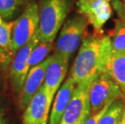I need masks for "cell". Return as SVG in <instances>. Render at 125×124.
<instances>
[{
    "label": "cell",
    "mask_w": 125,
    "mask_h": 124,
    "mask_svg": "<svg viewBox=\"0 0 125 124\" xmlns=\"http://www.w3.org/2000/svg\"><path fill=\"white\" fill-rule=\"evenodd\" d=\"M111 53V39L107 36L85 39L72 66L69 77L76 85L94 81L104 73Z\"/></svg>",
    "instance_id": "6da1fadb"
},
{
    "label": "cell",
    "mask_w": 125,
    "mask_h": 124,
    "mask_svg": "<svg viewBox=\"0 0 125 124\" xmlns=\"http://www.w3.org/2000/svg\"><path fill=\"white\" fill-rule=\"evenodd\" d=\"M39 32L41 42H53L71 7V0H40Z\"/></svg>",
    "instance_id": "7a4b0ae2"
},
{
    "label": "cell",
    "mask_w": 125,
    "mask_h": 124,
    "mask_svg": "<svg viewBox=\"0 0 125 124\" xmlns=\"http://www.w3.org/2000/svg\"><path fill=\"white\" fill-rule=\"evenodd\" d=\"M93 81H85L76 86L60 124H84L92 114L90 91Z\"/></svg>",
    "instance_id": "3957f363"
},
{
    "label": "cell",
    "mask_w": 125,
    "mask_h": 124,
    "mask_svg": "<svg viewBox=\"0 0 125 124\" xmlns=\"http://www.w3.org/2000/svg\"><path fill=\"white\" fill-rule=\"evenodd\" d=\"M39 7L35 1L27 4L23 13L14 21L12 31V51L18 50L28 43L39 29Z\"/></svg>",
    "instance_id": "277c9868"
},
{
    "label": "cell",
    "mask_w": 125,
    "mask_h": 124,
    "mask_svg": "<svg viewBox=\"0 0 125 124\" xmlns=\"http://www.w3.org/2000/svg\"><path fill=\"white\" fill-rule=\"evenodd\" d=\"M86 26V19L84 16H74L66 21L57 39L54 53L70 60L80 44Z\"/></svg>",
    "instance_id": "5b68a950"
},
{
    "label": "cell",
    "mask_w": 125,
    "mask_h": 124,
    "mask_svg": "<svg viewBox=\"0 0 125 124\" xmlns=\"http://www.w3.org/2000/svg\"><path fill=\"white\" fill-rule=\"evenodd\" d=\"M121 89L107 73H103L93 81L90 91L92 114H96L108 104L123 97Z\"/></svg>",
    "instance_id": "8992f818"
},
{
    "label": "cell",
    "mask_w": 125,
    "mask_h": 124,
    "mask_svg": "<svg viewBox=\"0 0 125 124\" xmlns=\"http://www.w3.org/2000/svg\"><path fill=\"white\" fill-rule=\"evenodd\" d=\"M41 42L39 29L30 40L18 50L10 65V76L12 89L15 94H20L24 85L26 77L30 70L28 67V59L32 50Z\"/></svg>",
    "instance_id": "52a82bcc"
},
{
    "label": "cell",
    "mask_w": 125,
    "mask_h": 124,
    "mask_svg": "<svg viewBox=\"0 0 125 124\" xmlns=\"http://www.w3.org/2000/svg\"><path fill=\"white\" fill-rule=\"evenodd\" d=\"M76 5L81 14L98 31L102 30L112 13L109 0H78Z\"/></svg>",
    "instance_id": "ba28073f"
},
{
    "label": "cell",
    "mask_w": 125,
    "mask_h": 124,
    "mask_svg": "<svg viewBox=\"0 0 125 124\" xmlns=\"http://www.w3.org/2000/svg\"><path fill=\"white\" fill-rule=\"evenodd\" d=\"M52 105L46 89L42 86L25 108L23 124H48Z\"/></svg>",
    "instance_id": "9c48e42d"
},
{
    "label": "cell",
    "mask_w": 125,
    "mask_h": 124,
    "mask_svg": "<svg viewBox=\"0 0 125 124\" xmlns=\"http://www.w3.org/2000/svg\"><path fill=\"white\" fill-rule=\"evenodd\" d=\"M51 59L52 56L46 58L41 64L30 68L20 94V105L21 109H25L27 107L31 98L44 85L45 73Z\"/></svg>",
    "instance_id": "30bf717a"
},
{
    "label": "cell",
    "mask_w": 125,
    "mask_h": 124,
    "mask_svg": "<svg viewBox=\"0 0 125 124\" xmlns=\"http://www.w3.org/2000/svg\"><path fill=\"white\" fill-rule=\"evenodd\" d=\"M69 60L61 55L53 54L46 70L44 86L46 89L50 101L53 102L54 97L61 88L68 70Z\"/></svg>",
    "instance_id": "8fae6325"
},
{
    "label": "cell",
    "mask_w": 125,
    "mask_h": 124,
    "mask_svg": "<svg viewBox=\"0 0 125 124\" xmlns=\"http://www.w3.org/2000/svg\"><path fill=\"white\" fill-rule=\"evenodd\" d=\"M76 86V84L69 76L62 85L56 94L54 102L52 103L49 124H60L64 112L75 90Z\"/></svg>",
    "instance_id": "7c38bea8"
},
{
    "label": "cell",
    "mask_w": 125,
    "mask_h": 124,
    "mask_svg": "<svg viewBox=\"0 0 125 124\" xmlns=\"http://www.w3.org/2000/svg\"><path fill=\"white\" fill-rule=\"evenodd\" d=\"M125 93V52H111L104 71Z\"/></svg>",
    "instance_id": "4fadbf2b"
},
{
    "label": "cell",
    "mask_w": 125,
    "mask_h": 124,
    "mask_svg": "<svg viewBox=\"0 0 125 124\" xmlns=\"http://www.w3.org/2000/svg\"><path fill=\"white\" fill-rule=\"evenodd\" d=\"M114 7L119 18L116 21L115 31L111 38V52L119 53L125 52V12L120 2H115Z\"/></svg>",
    "instance_id": "5bb4252c"
},
{
    "label": "cell",
    "mask_w": 125,
    "mask_h": 124,
    "mask_svg": "<svg viewBox=\"0 0 125 124\" xmlns=\"http://www.w3.org/2000/svg\"><path fill=\"white\" fill-rule=\"evenodd\" d=\"M124 108V102L123 100H116L109 106L98 124H119L120 122Z\"/></svg>",
    "instance_id": "9a60e30c"
},
{
    "label": "cell",
    "mask_w": 125,
    "mask_h": 124,
    "mask_svg": "<svg viewBox=\"0 0 125 124\" xmlns=\"http://www.w3.org/2000/svg\"><path fill=\"white\" fill-rule=\"evenodd\" d=\"M53 48V42H40L32 50L28 59V67L32 68L41 64L46 59L47 56Z\"/></svg>",
    "instance_id": "2e32d148"
},
{
    "label": "cell",
    "mask_w": 125,
    "mask_h": 124,
    "mask_svg": "<svg viewBox=\"0 0 125 124\" xmlns=\"http://www.w3.org/2000/svg\"><path fill=\"white\" fill-rule=\"evenodd\" d=\"M14 22H0V47L7 53L13 55L12 31Z\"/></svg>",
    "instance_id": "e0dca14e"
},
{
    "label": "cell",
    "mask_w": 125,
    "mask_h": 124,
    "mask_svg": "<svg viewBox=\"0 0 125 124\" xmlns=\"http://www.w3.org/2000/svg\"><path fill=\"white\" fill-rule=\"evenodd\" d=\"M22 0H0V15L2 19L8 20L13 19L20 10Z\"/></svg>",
    "instance_id": "ac0fdd59"
},
{
    "label": "cell",
    "mask_w": 125,
    "mask_h": 124,
    "mask_svg": "<svg viewBox=\"0 0 125 124\" xmlns=\"http://www.w3.org/2000/svg\"><path fill=\"white\" fill-rule=\"evenodd\" d=\"M111 104H108L106 106L103 108V110H101L100 111H98L96 114H93L90 115V117L86 120V122L84 124H98V122H99L100 118L103 117V115L105 114L106 111L107 110V109L109 108Z\"/></svg>",
    "instance_id": "d6986e66"
},
{
    "label": "cell",
    "mask_w": 125,
    "mask_h": 124,
    "mask_svg": "<svg viewBox=\"0 0 125 124\" xmlns=\"http://www.w3.org/2000/svg\"><path fill=\"white\" fill-rule=\"evenodd\" d=\"M4 103H3V100H2V97L0 95V114H4Z\"/></svg>",
    "instance_id": "ffe728a7"
},
{
    "label": "cell",
    "mask_w": 125,
    "mask_h": 124,
    "mask_svg": "<svg viewBox=\"0 0 125 124\" xmlns=\"http://www.w3.org/2000/svg\"><path fill=\"white\" fill-rule=\"evenodd\" d=\"M119 124H125V102H124V108L123 110V114H122L120 122H119Z\"/></svg>",
    "instance_id": "44dd1931"
},
{
    "label": "cell",
    "mask_w": 125,
    "mask_h": 124,
    "mask_svg": "<svg viewBox=\"0 0 125 124\" xmlns=\"http://www.w3.org/2000/svg\"><path fill=\"white\" fill-rule=\"evenodd\" d=\"M0 124H7V121L3 117V114H0Z\"/></svg>",
    "instance_id": "7402d4cb"
},
{
    "label": "cell",
    "mask_w": 125,
    "mask_h": 124,
    "mask_svg": "<svg viewBox=\"0 0 125 124\" xmlns=\"http://www.w3.org/2000/svg\"><path fill=\"white\" fill-rule=\"evenodd\" d=\"M2 16H1V15H0V22H2Z\"/></svg>",
    "instance_id": "603a6c76"
},
{
    "label": "cell",
    "mask_w": 125,
    "mask_h": 124,
    "mask_svg": "<svg viewBox=\"0 0 125 124\" xmlns=\"http://www.w3.org/2000/svg\"><path fill=\"white\" fill-rule=\"evenodd\" d=\"M25 1H27V0H22V2H25Z\"/></svg>",
    "instance_id": "cb8c5ba5"
},
{
    "label": "cell",
    "mask_w": 125,
    "mask_h": 124,
    "mask_svg": "<svg viewBox=\"0 0 125 124\" xmlns=\"http://www.w3.org/2000/svg\"><path fill=\"white\" fill-rule=\"evenodd\" d=\"M124 2H125V0H124Z\"/></svg>",
    "instance_id": "d4e9b609"
}]
</instances>
